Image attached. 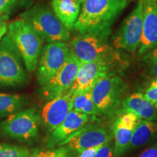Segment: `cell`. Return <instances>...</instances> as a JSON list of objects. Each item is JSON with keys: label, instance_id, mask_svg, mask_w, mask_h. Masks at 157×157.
I'll use <instances>...</instances> for the list:
<instances>
[{"label": "cell", "instance_id": "6da1fadb", "mask_svg": "<svg viewBox=\"0 0 157 157\" xmlns=\"http://www.w3.org/2000/svg\"><path fill=\"white\" fill-rule=\"evenodd\" d=\"M132 0H83L74 29L78 34L109 38L117 20Z\"/></svg>", "mask_w": 157, "mask_h": 157}, {"label": "cell", "instance_id": "7a4b0ae2", "mask_svg": "<svg viewBox=\"0 0 157 157\" xmlns=\"http://www.w3.org/2000/svg\"><path fill=\"white\" fill-rule=\"evenodd\" d=\"M105 38L95 34H78L71 41V50L82 63L104 61L125 66L124 56Z\"/></svg>", "mask_w": 157, "mask_h": 157}, {"label": "cell", "instance_id": "3957f363", "mask_svg": "<svg viewBox=\"0 0 157 157\" xmlns=\"http://www.w3.org/2000/svg\"><path fill=\"white\" fill-rule=\"evenodd\" d=\"M7 35L18 50L27 71H34L38 66L44 39L21 17L8 23Z\"/></svg>", "mask_w": 157, "mask_h": 157}, {"label": "cell", "instance_id": "277c9868", "mask_svg": "<svg viewBox=\"0 0 157 157\" xmlns=\"http://www.w3.org/2000/svg\"><path fill=\"white\" fill-rule=\"evenodd\" d=\"M48 43L67 42L70 31L60 22L50 6L36 4L19 15Z\"/></svg>", "mask_w": 157, "mask_h": 157}, {"label": "cell", "instance_id": "5b68a950", "mask_svg": "<svg viewBox=\"0 0 157 157\" xmlns=\"http://www.w3.org/2000/svg\"><path fill=\"white\" fill-rule=\"evenodd\" d=\"M127 85L120 76L101 78L92 89V99L101 113L112 115L121 109Z\"/></svg>", "mask_w": 157, "mask_h": 157}, {"label": "cell", "instance_id": "8992f818", "mask_svg": "<svg viewBox=\"0 0 157 157\" xmlns=\"http://www.w3.org/2000/svg\"><path fill=\"white\" fill-rule=\"evenodd\" d=\"M21 55L8 35L0 41V85H22L28 81Z\"/></svg>", "mask_w": 157, "mask_h": 157}, {"label": "cell", "instance_id": "52a82bcc", "mask_svg": "<svg viewBox=\"0 0 157 157\" xmlns=\"http://www.w3.org/2000/svg\"><path fill=\"white\" fill-rule=\"evenodd\" d=\"M143 0H138L130 14L124 20L112 38V46L118 50L134 53L138 50L143 34Z\"/></svg>", "mask_w": 157, "mask_h": 157}, {"label": "cell", "instance_id": "ba28073f", "mask_svg": "<svg viewBox=\"0 0 157 157\" xmlns=\"http://www.w3.org/2000/svg\"><path fill=\"white\" fill-rule=\"evenodd\" d=\"M40 116L34 108L12 113L0 124V134L16 140L29 141L39 134Z\"/></svg>", "mask_w": 157, "mask_h": 157}, {"label": "cell", "instance_id": "9c48e42d", "mask_svg": "<svg viewBox=\"0 0 157 157\" xmlns=\"http://www.w3.org/2000/svg\"><path fill=\"white\" fill-rule=\"evenodd\" d=\"M70 52V44L66 42H50L43 47L36 72L37 81L41 87L50 81L63 66Z\"/></svg>", "mask_w": 157, "mask_h": 157}, {"label": "cell", "instance_id": "30bf717a", "mask_svg": "<svg viewBox=\"0 0 157 157\" xmlns=\"http://www.w3.org/2000/svg\"><path fill=\"white\" fill-rule=\"evenodd\" d=\"M125 66L104 61L82 63L75 81L68 90L73 95L92 90L95 84L101 78L116 75Z\"/></svg>", "mask_w": 157, "mask_h": 157}, {"label": "cell", "instance_id": "8fae6325", "mask_svg": "<svg viewBox=\"0 0 157 157\" xmlns=\"http://www.w3.org/2000/svg\"><path fill=\"white\" fill-rule=\"evenodd\" d=\"M81 63L71 52L63 66L51 78L48 82L42 86L39 94L44 101H50L62 95L70 89L75 81Z\"/></svg>", "mask_w": 157, "mask_h": 157}, {"label": "cell", "instance_id": "7c38bea8", "mask_svg": "<svg viewBox=\"0 0 157 157\" xmlns=\"http://www.w3.org/2000/svg\"><path fill=\"white\" fill-rule=\"evenodd\" d=\"M111 139L112 135L105 127H84L65 140L60 146H66L71 152L80 154L85 149L103 146L105 143L111 142Z\"/></svg>", "mask_w": 157, "mask_h": 157}, {"label": "cell", "instance_id": "4fadbf2b", "mask_svg": "<svg viewBox=\"0 0 157 157\" xmlns=\"http://www.w3.org/2000/svg\"><path fill=\"white\" fill-rule=\"evenodd\" d=\"M73 94L66 92L49 101L43 107L42 119L49 131L52 132L61 124L71 111Z\"/></svg>", "mask_w": 157, "mask_h": 157}, {"label": "cell", "instance_id": "5bb4252c", "mask_svg": "<svg viewBox=\"0 0 157 157\" xmlns=\"http://www.w3.org/2000/svg\"><path fill=\"white\" fill-rule=\"evenodd\" d=\"M143 34L137 50L139 56L157 47V1L143 0Z\"/></svg>", "mask_w": 157, "mask_h": 157}, {"label": "cell", "instance_id": "9a60e30c", "mask_svg": "<svg viewBox=\"0 0 157 157\" xmlns=\"http://www.w3.org/2000/svg\"><path fill=\"white\" fill-rule=\"evenodd\" d=\"M88 121V115L73 110L70 111L63 121L51 132L47 143L48 148H52L56 146H60L65 140L84 128Z\"/></svg>", "mask_w": 157, "mask_h": 157}, {"label": "cell", "instance_id": "2e32d148", "mask_svg": "<svg viewBox=\"0 0 157 157\" xmlns=\"http://www.w3.org/2000/svg\"><path fill=\"white\" fill-rule=\"evenodd\" d=\"M121 109L124 112L134 113L142 120L153 121L157 118L156 108L140 93L125 98L121 103Z\"/></svg>", "mask_w": 157, "mask_h": 157}, {"label": "cell", "instance_id": "e0dca14e", "mask_svg": "<svg viewBox=\"0 0 157 157\" xmlns=\"http://www.w3.org/2000/svg\"><path fill=\"white\" fill-rule=\"evenodd\" d=\"M83 0H52L51 7L60 22L68 31L74 30L79 16Z\"/></svg>", "mask_w": 157, "mask_h": 157}, {"label": "cell", "instance_id": "ac0fdd59", "mask_svg": "<svg viewBox=\"0 0 157 157\" xmlns=\"http://www.w3.org/2000/svg\"><path fill=\"white\" fill-rule=\"evenodd\" d=\"M157 132V124L153 121L141 120L132 132L128 149L143 146Z\"/></svg>", "mask_w": 157, "mask_h": 157}, {"label": "cell", "instance_id": "d6986e66", "mask_svg": "<svg viewBox=\"0 0 157 157\" xmlns=\"http://www.w3.org/2000/svg\"><path fill=\"white\" fill-rule=\"evenodd\" d=\"M134 129L127 127L121 122L119 119H116L113 126V137L114 139V151L117 157L121 156L128 149Z\"/></svg>", "mask_w": 157, "mask_h": 157}, {"label": "cell", "instance_id": "ffe728a7", "mask_svg": "<svg viewBox=\"0 0 157 157\" xmlns=\"http://www.w3.org/2000/svg\"><path fill=\"white\" fill-rule=\"evenodd\" d=\"M25 101L23 95L0 93V117L10 114L21 109Z\"/></svg>", "mask_w": 157, "mask_h": 157}, {"label": "cell", "instance_id": "44dd1931", "mask_svg": "<svg viewBox=\"0 0 157 157\" xmlns=\"http://www.w3.org/2000/svg\"><path fill=\"white\" fill-rule=\"evenodd\" d=\"M33 3L34 0H0V16L9 15L20 9L30 8Z\"/></svg>", "mask_w": 157, "mask_h": 157}, {"label": "cell", "instance_id": "7402d4cb", "mask_svg": "<svg viewBox=\"0 0 157 157\" xmlns=\"http://www.w3.org/2000/svg\"><path fill=\"white\" fill-rule=\"evenodd\" d=\"M31 154L28 148L0 143V157H29Z\"/></svg>", "mask_w": 157, "mask_h": 157}, {"label": "cell", "instance_id": "603a6c76", "mask_svg": "<svg viewBox=\"0 0 157 157\" xmlns=\"http://www.w3.org/2000/svg\"><path fill=\"white\" fill-rule=\"evenodd\" d=\"M72 152L66 146L57 148L36 149L29 157H72Z\"/></svg>", "mask_w": 157, "mask_h": 157}, {"label": "cell", "instance_id": "cb8c5ba5", "mask_svg": "<svg viewBox=\"0 0 157 157\" xmlns=\"http://www.w3.org/2000/svg\"><path fill=\"white\" fill-rule=\"evenodd\" d=\"M142 61L149 75L157 78V47L143 55Z\"/></svg>", "mask_w": 157, "mask_h": 157}, {"label": "cell", "instance_id": "d4e9b609", "mask_svg": "<svg viewBox=\"0 0 157 157\" xmlns=\"http://www.w3.org/2000/svg\"><path fill=\"white\" fill-rule=\"evenodd\" d=\"M90 97H92V90L73 95L71 110L82 113V109Z\"/></svg>", "mask_w": 157, "mask_h": 157}, {"label": "cell", "instance_id": "484cf974", "mask_svg": "<svg viewBox=\"0 0 157 157\" xmlns=\"http://www.w3.org/2000/svg\"><path fill=\"white\" fill-rule=\"evenodd\" d=\"M94 157H117L115 154L114 147L109 142L102 146Z\"/></svg>", "mask_w": 157, "mask_h": 157}, {"label": "cell", "instance_id": "4316f807", "mask_svg": "<svg viewBox=\"0 0 157 157\" xmlns=\"http://www.w3.org/2000/svg\"><path fill=\"white\" fill-rule=\"evenodd\" d=\"M82 113H85V114L88 116H96L101 114L97 108H96L95 104H94L92 97H90L88 99L87 103H86L84 108L82 110Z\"/></svg>", "mask_w": 157, "mask_h": 157}, {"label": "cell", "instance_id": "83f0119b", "mask_svg": "<svg viewBox=\"0 0 157 157\" xmlns=\"http://www.w3.org/2000/svg\"><path fill=\"white\" fill-rule=\"evenodd\" d=\"M142 94L149 102L157 105V86H149L145 93Z\"/></svg>", "mask_w": 157, "mask_h": 157}, {"label": "cell", "instance_id": "f1b7e54d", "mask_svg": "<svg viewBox=\"0 0 157 157\" xmlns=\"http://www.w3.org/2000/svg\"><path fill=\"white\" fill-rule=\"evenodd\" d=\"M9 15H4L0 16V41L7 33L9 23Z\"/></svg>", "mask_w": 157, "mask_h": 157}, {"label": "cell", "instance_id": "f546056e", "mask_svg": "<svg viewBox=\"0 0 157 157\" xmlns=\"http://www.w3.org/2000/svg\"><path fill=\"white\" fill-rule=\"evenodd\" d=\"M101 146H102L92 147V148L85 149V150H84L80 154H78L79 155L77 157H94L95 156L96 153L98 152V151L99 150V148Z\"/></svg>", "mask_w": 157, "mask_h": 157}, {"label": "cell", "instance_id": "4dcf8cb0", "mask_svg": "<svg viewBox=\"0 0 157 157\" xmlns=\"http://www.w3.org/2000/svg\"><path fill=\"white\" fill-rule=\"evenodd\" d=\"M138 157H157V144L143 151Z\"/></svg>", "mask_w": 157, "mask_h": 157}, {"label": "cell", "instance_id": "1f68e13d", "mask_svg": "<svg viewBox=\"0 0 157 157\" xmlns=\"http://www.w3.org/2000/svg\"><path fill=\"white\" fill-rule=\"evenodd\" d=\"M150 86H157V78H154L151 82Z\"/></svg>", "mask_w": 157, "mask_h": 157}, {"label": "cell", "instance_id": "d6a6232c", "mask_svg": "<svg viewBox=\"0 0 157 157\" xmlns=\"http://www.w3.org/2000/svg\"><path fill=\"white\" fill-rule=\"evenodd\" d=\"M155 107H156V109H157V105H155Z\"/></svg>", "mask_w": 157, "mask_h": 157}, {"label": "cell", "instance_id": "836d02e7", "mask_svg": "<svg viewBox=\"0 0 157 157\" xmlns=\"http://www.w3.org/2000/svg\"><path fill=\"white\" fill-rule=\"evenodd\" d=\"M156 1H157V0H156Z\"/></svg>", "mask_w": 157, "mask_h": 157}]
</instances>
